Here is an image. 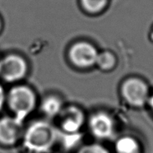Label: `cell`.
Instances as JSON below:
<instances>
[{
  "label": "cell",
  "instance_id": "cell-2",
  "mask_svg": "<svg viewBox=\"0 0 153 153\" xmlns=\"http://www.w3.org/2000/svg\"><path fill=\"white\" fill-rule=\"evenodd\" d=\"M8 106L13 116L24 121L35 109L36 98L31 89L25 86H18L11 89L7 98Z\"/></svg>",
  "mask_w": 153,
  "mask_h": 153
},
{
  "label": "cell",
  "instance_id": "cell-16",
  "mask_svg": "<svg viewBox=\"0 0 153 153\" xmlns=\"http://www.w3.org/2000/svg\"><path fill=\"white\" fill-rule=\"evenodd\" d=\"M0 27H1V22H0Z\"/></svg>",
  "mask_w": 153,
  "mask_h": 153
},
{
  "label": "cell",
  "instance_id": "cell-3",
  "mask_svg": "<svg viewBox=\"0 0 153 153\" xmlns=\"http://www.w3.org/2000/svg\"><path fill=\"white\" fill-rule=\"evenodd\" d=\"M23 122L14 116L0 119V143L5 146H12L23 138L25 132Z\"/></svg>",
  "mask_w": 153,
  "mask_h": 153
},
{
  "label": "cell",
  "instance_id": "cell-14",
  "mask_svg": "<svg viewBox=\"0 0 153 153\" xmlns=\"http://www.w3.org/2000/svg\"><path fill=\"white\" fill-rule=\"evenodd\" d=\"M5 102H6V95L4 92V88L0 85V110L3 109Z\"/></svg>",
  "mask_w": 153,
  "mask_h": 153
},
{
  "label": "cell",
  "instance_id": "cell-15",
  "mask_svg": "<svg viewBox=\"0 0 153 153\" xmlns=\"http://www.w3.org/2000/svg\"><path fill=\"white\" fill-rule=\"evenodd\" d=\"M149 101H150V105H151V108H152L153 110V96L151 97V99H150Z\"/></svg>",
  "mask_w": 153,
  "mask_h": 153
},
{
  "label": "cell",
  "instance_id": "cell-13",
  "mask_svg": "<svg viewBox=\"0 0 153 153\" xmlns=\"http://www.w3.org/2000/svg\"><path fill=\"white\" fill-rule=\"evenodd\" d=\"M77 153H110L100 144H89L81 147Z\"/></svg>",
  "mask_w": 153,
  "mask_h": 153
},
{
  "label": "cell",
  "instance_id": "cell-10",
  "mask_svg": "<svg viewBox=\"0 0 153 153\" xmlns=\"http://www.w3.org/2000/svg\"><path fill=\"white\" fill-rule=\"evenodd\" d=\"M117 153H139V144L132 137H123L115 143Z\"/></svg>",
  "mask_w": 153,
  "mask_h": 153
},
{
  "label": "cell",
  "instance_id": "cell-12",
  "mask_svg": "<svg viewBox=\"0 0 153 153\" xmlns=\"http://www.w3.org/2000/svg\"><path fill=\"white\" fill-rule=\"evenodd\" d=\"M107 0H82L84 8L90 13H97L106 4Z\"/></svg>",
  "mask_w": 153,
  "mask_h": 153
},
{
  "label": "cell",
  "instance_id": "cell-5",
  "mask_svg": "<svg viewBox=\"0 0 153 153\" xmlns=\"http://www.w3.org/2000/svg\"><path fill=\"white\" fill-rule=\"evenodd\" d=\"M122 93L128 103L133 106H143L148 100V89L143 81L131 78L122 87Z\"/></svg>",
  "mask_w": 153,
  "mask_h": 153
},
{
  "label": "cell",
  "instance_id": "cell-8",
  "mask_svg": "<svg viewBox=\"0 0 153 153\" xmlns=\"http://www.w3.org/2000/svg\"><path fill=\"white\" fill-rule=\"evenodd\" d=\"M98 53L91 45L84 42L74 45L70 50V58L76 66L89 67L97 63Z\"/></svg>",
  "mask_w": 153,
  "mask_h": 153
},
{
  "label": "cell",
  "instance_id": "cell-1",
  "mask_svg": "<svg viewBox=\"0 0 153 153\" xmlns=\"http://www.w3.org/2000/svg\"><path fill=\"white\" fill-rule=\"evenodd\" d=\"M22 139L24 145L31 152H46L59 142V130L48 120H39L25 129Z\"/></svg>",
  "mask_w": 153,
  "mask_h": 153
},
{
  "label": "cell",
  "instance_id": "cell-6",
  "mask_svg": "<svg viewBox=\"0 0 153 153\" xmlns=\"http://www.w3.org/2000/svg\"><path fill=\"white\" fill-rule=\"evenodd\" d=\"M27 73V63L17 55H9L0 62V76L7 82L22 78Z\"/></svg>",
  "mask_w": 153,
  "mask_h": 153
},
{
  "label": "cell",
  "instance_id": "cell-9",
  "mask_svg": "<svg viewBox=\"0 0 153 153\" xmlns=\"http://www.w3.org/2000/svg\"><path fill=\"white\" fill-rule=\"evenodd\" d=\"M63 102L56 97H49L42 101L41 112L47 119H57L63 110Z\"/></svg>",
  "mask_w": 153,
  "mask_h": 153
},
{
  "label": "cell",
  "instance_id": "cell-4",
  "mask_svg": "<svg viewBox=\"0 0 153 153\" xmlns=\"http://www.w3.org/2000/svg\"><path fill=\"white\" fill-rule=\"evenodd\" d=\"M59 130L62 133L74 134L80 133L85 121L83 112L76 106L64 107L59 117Z\"/></svg>",
  "mask_w": 153,
  "mask_h": 153
},
{
  "label": "cell",
  "instance_id": "cell-7",
  "mask_svg": "<svg viewBox=\"0 0 153 153\" xmlns=\"http://www.w3.org/2000/svg\"><path fill=\"white\" fill-rule=\"evenodd\" d=\"M89 128L94 136L100 139H108L114 132V123L106 113L99 112L93 114L89 120Z\"/></svg>",
  "mask_w": 153,
  "mask_h": 153
},
{
  "label": "cell",
  "instance_id": "cell-11",
  "mask_svg": "<svg viewBox=\"0 0 153 153\" xmlns=\"http://www.w3.org/2000/svg\"><path fill=\"white\" fill-rule=\"evenodd\" d=\"M97 63L99 64V66L103 69H109L111 68L114 65L115 59L112 53L109 52H105L98 54L97 59Z\"/></svg>",
  "mask_w": 153,
  "mask_h": 153
}]
</instances>
